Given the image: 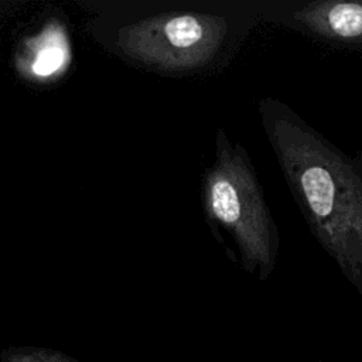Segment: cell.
Instances as JSON below:
<instances>
[{
    "label": "cell",
    "instance_id": "obj_1",
    "mask_svg": "<svg viewBox=\"0 0 362 362\" xmlns=\"http://www.w3.org/2000/svg\"><path fill=\"white\" fill-rule=\"evenodd\" d=\"M262 129L311 233L362 298V153L348 154L274 98Z\"/></svg>",
    "mask_w": 362,
    "mask_h": 362
},
{
    "label": "cell",
    "instance_id": "obj_3",
    "mask_svg": "<svg viewBox=\"0 0 362 362\" xmlns=\"http://www.w3.org/2000/svg\"><path fill=\"white\" fill-rule=\"evenodd\" d=\"M199 199L209 230L219 245L232 242L229 259L264 283L274 272L280 235L256 168L223 127L215 133V157L201 177Z\"/></svg>",
    "mask_w": 362,
    "mask_h": 362
},
{
    "label": "cell",
    "instance_id": "obj_5",
    "mask_svg": "<svg viewBox=\"0 0 362 362\" xmlns=\"http://www.w3.org/2000/svg\"><path fill=\"white\" fill-rule=\"evenodd\" d=\"M35 51H33L31 71L38 78H47L62 69L69 58L66 40L58 28L47 31L38 41H35Z\"/></svg>",
    "mask_w": 362,
    "mask_h": 362
},
{
    "label": "cell",
    "instance_id": "obj_6",
    "mask_svg": "<svg viewBox=\"0 0 362 362\" xmlns=\"http://www.w3.org/2000/svg\"><path fill=\"white\" fill-rule=\"evenodd\" d=\"M0 362H78L59 352L44 348H8L1 352Z\"/></svg>",
    "mask_w": 362,
    "mask_h": 362
},
{
    "label": "cell",
    "instance_id": "obj_4",
    "mask_svg": "<svg viewBox=\"0 0 362 362\" xmlns=\"http://www.w3.org/2000/svg\"><path fill=\"white\" fill-rule=\"evenodd\" d=\"M259 20L329 47L362 51V0H256Z\"/></svg>",
    "mask_w": 362,
    "mask_h": 362
},
{
    "label": "cell",
    "instance_id": "obj_2",
    "mask_svg": "<svg viewBox=\"0 0 362 362\" xmlns=\"http://www.w3.org/2000/svg\"><path fill=\"white\" fill-rule=\"evenodd\" d=\"M256 0H181L120 30L122 49L168 76L223 69L259 23Z\"/></svg>",
    "mask_w": 362,
    "mask_h": 362
}]
</instances>
